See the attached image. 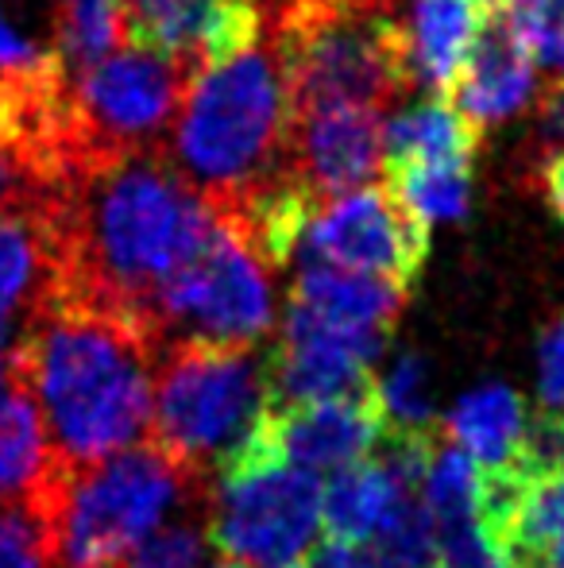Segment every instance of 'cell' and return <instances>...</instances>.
<instances>
[{
    "instance_id": "1",
    "label": "cell",
    "mask_w": 564,
    "mask_h": 568,
    "mask_svg": "<svg viewBox=\"0 0 564 568\" xmlns=\"http://www.w3.org/2000/svg\"><path fill=\"white\" fill-rule=\"evenodd\" d=\"M51 221L59 240L54 298L113 310L151 329L158 291L202 247L217 213L155 148L78 163L54 186Z\"/></svg>"
},
{
    "instance_id": "2",
    "label": "cell",
    "mask_w": 564,
    "mask_h": 568,
    "mask_svg": "<svg viewBox=\"0 0 564 568\" xmlns=\"http://www.w3.org/2000/svg\"><path fill=\"white\" fill-rule=\"evenodd\" d=\"M163 344L140 322L85 302L51 298L12 337V367L35 398L62 471L140 445L151 429Z\"/></svg>"
},
{
    "instance_id": "3",
    "label": "cell",
    "mask_w": 564,
    "mask_h": 568,
    "mask_svg": "<svg viewBox=\"0 0 564 568\" xmlns=\"http://www.w3.org/2000/svg\"><path fill=\"white\" fill-rule=\"evenodd\" d=\"M290 101L271 36L189 78L163 151L209 205H228L286 166Z\"/></svg>"
},
{
    "instance_id": "4",
    "label": "cell",
    "mask_w": 564,
    "mask_h": 568,
    "mask_svg": "<svg viewBox=\"0 0 564 568\" xmlns=\"http://www.w3.org/2000/svg\"><path fill=\"white\" fill-rule=\"evenodd\" d=\"M290 113L379 109L414 90L410 28L399 0H283L271 8Z\"/></svg>"
},
{
    "instance_id": "5",
    "label": "cell",
    "mask_w": 564,
    "mask_h": 568,
    "mask_svg": "<svg viewBox=\"0 0 564 568\" xmlns=\"http://www.w3.org/2000/svg\"><path fill=\"white\" fill-rule=\"evenodd\" d=\"M271 406V356L264 344L166 341L155 367L151 445L217 479L240 456Z\"/></svg>"
},
{
    "instance_id": "6",
    "label": "cell",
    "mask_w": 564,
    "mask_h": 568,
    "mask_svg": "<svg viewBox=\"0 0 564 568\" xmlns=\"http://www.w3.org/2000/svg\"><path fill=\"white\" fill-rule=\"evenodd\" d=\"M202 476L158 445H132L98 464L62 471L51 495L59 568H109L186 503H205Z\"/></svg>"
},
{
    "instance_id": "7",
    "label": "cell",
    "mask_w": 564,
    "mask_h": 568,
    "mask_svg": "<svg viewBox=\"0 0 564 568\" xmlns=\"http://www.w3.org/2000/svg\"><path fill=\"white\" fill-rule=\"evenodd\" d=\"M205 530L225 561L248 568L298 565L321 526V479L267 445L264 422L205 495Z\"/></svg>"
},
{
    "instance_id": "8",
    "label": "cell",
    "mask_w": 564,
    "mask_h": 568,
    "mask_svg": "<svg viewBox=\"0 0 564 568\" xmlns=\"http://www.w3.org/2000/svg\"><path fill=\"white\" fill-rule=\"evenodd\" d=\"M271 271L252 240L217 213L202 247L158 291L151 329L163 344H264L275 329Z\"/></svg>"
},
{
    "instance_id": "9",
    "label": "cell",
    "mask_w": 564,
    "mask_h": 568,
    "mask_svg": "<svg viewBox=\"0 0 564 568\" xmlns=\"http://www.w3.org/2000/svg\"><path fill=\"white\" fill-rule=\"evenodd\" d=\"M194 74L186 62L124 43L70 78V171L90 159L163 148Z\"/></svg>"
},
{
    "instance_id": "10",
    "label": "cell",
    "mask_w": 564,
    "mask_h": 568,
    "mask_svg": "<svg viewBox=\"0 0 564 568\" xmlns=\"http://www.w3.org/2000/svg\"><path fill=\"white\" fill-rule=\"evenodd\" d=\"M298 252L317 263L414 286L429 255V225L391 186H360L317 205Z\"/></svg>"
},
{
    "instance_id": "11",
    "label": "cell",
    "mask_w": 564,
    "mask_h": 568,
    "mask_svg": "<svg viewBox=\"0 0 564 568\" xmlns=\"http://www.w3.org/2000/svg\"><path fill=\"white\" fill-rule=\"evenodd\" d=\"M264 36L259 0H124V43L194 70L233 59Z\"/></svg>"
},
{
    "instance_id": "12",
    "label": "cell",
    "mask_w": 564,
    "mask_h": 568,
    "mask_svg": "<svg viewBox=\"0 0 564 568\" xmlns=\"http://www.w3.org/2000/svg\"><path fill=\"white\" fill-rule=\"evenodd\" d=\"M387 337L376 333H345L329 325L290 317L283 322V341L271 356V406L325 403L376 390L371 364L379 359Z\"/></svg>"
},
{
    "instance_id": "13",
    "label": "cell",
    "mask_w": 564,
    "mask_h": 568,
    "mask_svg": "<svg viewBox=\"0 0 564 568\" xmlns=\"http://www.w3.org/2000/svg\"><path fill=\"white\" fill-rule=\"evenodd\" d=\"M286 166L317 202L368 186L383 174V113L363 105L290 113Z\"/></svg>"
},
{
    "instance_id": "14",
    "label": "cell",
    "mask_w": 564,
    "mask_h": 568,
    "mask_svg": "<svg viewBox=\"0 0 564 568\" xmlns=\"http://www.w3.org/2000/svg\"><path fill=\"white\" fill-rule=\"evenodd\" d=\"M387 422L376 390L352 398H325V403L267 406L264 437L286 464L325 476L356 460H368L383 442Z\"/></svg>"
},
{
    "instance_id": "15",
    "label": "cell",
    "mask_w": 564,
    "mask_h": 568,
    "mask_svg": "<svg viewBox=\"0 0 564 568\" xmlns=\"http://www.w3.org/2000/svg\"><path fill=\"white\" fill-rule=\"evenodd\" d=\"M407 294H410V286H399V283H391V278L306 260L298 278H294L286 314L329 325V329L391 337L394 317L407 306Z\"/></svg>"
},
{
    "instance_id": "16",
    "label": "cell",
    "mask_w": 564,
    "mask_h": 568,
    "mask_svg": "<svg viewBox=\"0 0 564 568\" xmlns=\"http://www.w3.org/2000/svg\"><path fill=\"white\" fill-rule=\"evenodd\" d=\"M444 98L480 128L526 109V101L534 98V59L511 31L506 12L488 16Z\"/></svg>"
},
{
    "instance_id": "17",
    "label": "cell",
    "mask_w": 564,
    "mask_h": 568,
    "mask_svg": "<svg viewBox=\"0 0 564 568\" xmlns=\"http://www.w3.org/2000/svg\"><path fill=\"white\" fill-rule=\"evenodd\" d=\"M59 294L51 202L0 213V329H20Z\"/></svg>"
},
{
    "instance_id": "18",
    "label": "cell",
    "mask_w": 564,
    "mask_h": 568,
    "mask_svg": "<svg viewBox=\"0 0 564 568\" xmlns=\"http://www.w3.org/2000/svg\"><path fill=\"white\" fill-rule=\"evenodd\" d=\"M59 476L35 398L8 367L0 383V503H51Z\"/></svg>"
},
{
    "instance_id": "19",
    "label": "cell",
    "mask_w": 564,
    "mask_h": 568,
    "mask_svg": "<svg viewBox=\"0 0 564 568\" xmlns=\"http://www.w3.org/2000/svg\"><path fill=\"white\" fill-rule=\"evenodd\" d=\"M480 124L444 93L407 105L383 124V171L410 163H475Z\"/></svg>"
},
{
    "instance_id": "20",
    "label": "cell",
    "mask_w": 564,
    "mask_h": 568,
    "mask_svg": "<svg viewBox=\"0 0 564 568\" xmlns=\"http://www.w3.org/2000/svg\"><path fill=\"white\" fill-rule=\"evenodd\" d=\"M526 403L503 383H488L460 398L449 410V437L483 471L514 468L526 449Z\"/></svg>"
},
{
    "instance_id": "21",
    "label": "cell",
    "mask_w": 564,
    "mask_h": 568,
    "mask_svg": "<svg viewBox=\"0 0 564 568\" xmlns=\"http://www.w3.org/2000/svg\"><path fill=\"white\" fill-rule=\"evenodd\" d=\"M332 476L337 479L321 487V526L332 541H348V546H363L394 510L418 499V491L394 484V476L376 456L348 464Z\"/></svg>"
},
{
    "instance_id": "22",
    "label": "cell",
    "mask_w": 564,
    "mask_h": 568,
    "mask_svg": "<svg viewBox=\"0 0 564 568\" xmlns=\"http://www.w3.org/2000/svg\"><path fill=\"white\" fill-rule=\"evenodd\" d=\"M483 20L488 16L475 8V0H414L407 20L414 82L429 85L433 93H449Z\"/></svg>"
},
{
    "instance_id": "23",
    "label": "cell",
    "mask_w": 564,
    "mask_h": 568,
    "mask_svg": "<svg viewBox=\"0 0 564 568\" xmlns=\"http://www.w3.org/2000/svg\"><path fill=\"white\" fill-rule=\"evenodd\" d=\"M51 36L70 78L124 43V0H51Z\"/></svg>"
},
{
    "instance_id": "24",
    "label": "cell",
    "mask_w": 564,
    "mask_h": 568,
    "mask_svg": "<svg viewBox=\"0 0 564 568\" xmlns=\"http://www.w3.org/2000/svg\"><path fill=\"white\" fill-rule=\"evenodd\" d=\"M383 174L399 202H407L425 225L460 221L472 202V163H410Z\"/></svg>"
},
{
    "instance_id": "25",
    "label": "cell",
    "mask_w": 564,
    "mask_h": 568,
    "mask_svg": "<svg viewBox=\"0 0 564 568\" xmlns=\"http://www.w3.org/2000/svg\"><path fill=\"white\" fill-rule=\"evenodd\" d=\"M376 398L387 429L394 434H429L433 429V383L418 352H402L383 379H376Z\"/></svg>"
},
{
    "instance_id": "26",
    "label": "cell",
    "mask_w": 564,
    "mask_h": 568,
    "mask_svg": "<svg viewBox=\"0 0 564 568\" xmlns=\"http://www.w3.org/2000/svg\"><path fill=\"white\" fill-rule=\"evenodd\" d=\"M59 78H70L59 47L23 31L0 4V101L35 90V85L59 82Z\"/></svg>"
},
{
    "instance_id": "27",
    "label": "cell",
    "mask_w": 564,
    "mask_h": 568,
    "mask_svg": "<svg viewBox=\"0 0 564 568\" xmlns=\"http://www.w3.org/2000/svg\"><path fill=\"white\" fill-rule=\"evenodd\" d=\"M0 568H59L51 503H0Z\"/></svg>"
},
{
    "instance_id": "28",
    "label": "cell",
    "mask_w": 564,
    "mask_h": 568,
    "mask_svg": "<svg viewBox=\"0 0 564 568\" xmlns=\"http://www.w3.org/2000/svg\"><path fill=\"white\" fill-rule=\"evenodd\" d=\"M209 546L205 518H174L140 538L121 557V568H205Z\"/></svg>"
},
{
    "instance_id": "29",
    "label": "cell",
    "mask_w": 564,
    "mask_h": 568,
    "mask_svg": "<svg viewBox=\"0 0 564 568\" xmlns=\"http://www.w3.org/2000/svg\"><path fill=\"white\" fill-rule=\"evenodd\" d=\"M506 23L537 67L564 74V0H514Z\"/></svg>"
},
{
    "instance_id": "30",
    "label": "cell",
    "mask_w": 564,
    "mask_h": 568,
    "mask_svg": "<svg viewBox=\"0 0 564 568\" xmlns=\"http://www.w3.org/2000/svg\"><path fill=\"white\" fill-rule=\"evenodd\" d=\"M54 194V179L35 159V151L0 124V213L43 205Z\"/></svg>"
},
{
    "instance_id": "31",
    "label": "cell",
    "mask_w": 564,
    "mask_h": 568,
    "mask_svg": "<svg viewBox=\"0 0 564 568\" xmlns=\"http://www.w3.org/2000/svg\"><path fill=\"white\" fill-rule=\"evenodd\" d=\"M537 383H542V414L564 422V314L545 329V337H542Z\"/></svg>"
},
{
    "instance_id": "32",
    "label": "cell",
    "mask_w": 564,
    "mask_h": 568,
    "mask_svg": "<svg viewBox=\"0 0 564 568\" xmlns=\"http://www.w3.org/2000/svg\"><path fill=\"white\" fill-rule=\"evenodd\" d=\"M537 143L550 151L564 143V74L553 78L537 101Z\"/></svg>"
},
{
    "instance_id": "33",
    "label": "cell",
    "mask_w": 564,
    "mask_h": 568,
    "mask_svg": "<svg viewBox=\"0 0 564 568\" xmlns=\"http://www.w3.org/2000/svg\"><path fill=\"white\" fill-rule=\"evenodd\" d=\"M534 182H537V190H542L545 205L553 210V217L564 225V151H550V155L534 166Z\"/></svg>"
},
{
    "instance_id": "34",
    "label": "cell",
    "mask_w": 564,
    "mask_h": 568,
    "mask_svg": "<svg viewBox=\"0 0 564 568\" xmlns=\"http://www.w3.org/2000/svg\"><path fill=\"white\" fill-rule=\"evenodd\" d=\"M298 568H363L360 546H348V541H321L317 549H309L306 565Z\"/></svg>"
},
{
    "instance_id": "35",
    "label": "cell",
    "mask_w": 564,
    "mask_h": 568,
    "mask_svg": "<svg viewBox=\"0 0 564 568\" xmlns=\"http://www.w3.org/2000/svg\"><path fill=\"white\" fill-rule=\"evenodd\" d=\"M12 329H0V383H4L8 375V359H12Z\"/></svg>"
},
{
    "instance_id": "36",
    "label": "cell",
    "mask_w": 564,
    "mask_h": 568,
    "mask_svg": "<svg viewBox=\"0 0 564 568\" xmlns=\"http://www.w3.org/2000/svg\"><path fill=\"white\" fill-rule=\"evenodd\" d=\"M511 4H514V0H475V8H480L483 16H503Z\"/></svg>"
},
{
    "instance_id": "37",
    "label": "cell",
    "mask_w": 564,
    "mask_h": 568,
    "mask_svg": "<svg viewBox=\"0 0 564 568\" xmlns=\"http://www.w3.org/2000/svg\"><path fill=\"white\" fill-rule=\"evenodd\" d=\"M217 568H248V565H236V561H225V557H221V565Z\"/></svg>"
},
{
    "instance_id": "38",
    "label": "cell",
    "mask_w": 564,
    "mask_h": 568,
    "mask_svg": "<svg viewBox=\"0 0 564 568\" xmlns=\"http://www.w3.org/2000/svg\"><path fill=\"white\" fill-rule=\"evenodd\" d=\"M283 568H298V565H283Z\"/></svg>"
}]
</instances>
